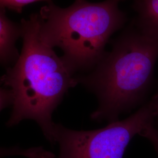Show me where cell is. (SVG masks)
<instances>
[{"label": "cell", "mask_w": 158, "mask_h": 158, "mask_svg": "<svg viewBox=\"0 0 158 158\" xmlns=\"http://www.w3.org/2000/svg\"><path fill=\"white\" fill-rule=\"evenodd\" d=\"M158 115L153 96L128 118L100 129L76 131L56 124L53 144L59 145L58 158H123L131 139L155 124Z\"/></svg>", "instance_id": "obj_4"}, {"label": "cell", "mask_w": 158, "mask_h": 158, "mask_svg": "<svg viewBox=\"0 0 158 158\" xmlns=\"http://www.w3.org/2000/svg\"><path fill=\"white\" fill-rule=\"evenodd\" d=\"M12 105V96L10 91L7 88H3L1 90V109Z\"/></svg>", "instance_id": "obj_9"}, {"label": "cell", "mask_w": 158, "mask_h": 158, "mask_svg": "<svg viewBox=\"0 0 158 158\" xmlns=\"http://www.w3.org/2000/svg\"><path fill=\"white\" fill-rule=\"evenodd\" d=\"M23 49L15 64L1 81L12 96L11 115L7 125L23 119L35 121L53 144L56 124L52 115L70 88L79 84L74 73L53 48L40 39V14L23 19Z\"/></svg>", "instance_id": "obj_1"}, {"label": "cell", "mask_w": 158, "mask_h": 158, "mask_svg": "<svg viewBox=\"0 0 158 158\" xmlns=\"http://www.w3.org/2000/svg\"><path fill=\"white\" fill-rule=\"evenodd\" d=\"M155 96L156 97V99H157V101L158 102V91H157V93L155 94ZM155 127H156V128H157L158 130V117H157V118L156 119V121H155Z\"/></svg>", "instance_id": "obj_10"}, {"label": "cell", "mask_w": 158, "mask_h": 158, "mask_svg": "<svg viewBox=\"0 0 158 158\" xmlns=\"http://www.w3.org/2000/svg\"><path fill=\"white\" fill-rule=\"evenodd\" d=\"M37 1H47L49 3L51 0H0V4L1 8L21 13L24 6Z\"/></svg>", "instance_id": "obj_7"}, {"label": "cell", "mask_w": 158, "mask_h": 158, "mask_svg": "<svg viewBox=\"0 0 158 158\" xmlns=\"http://www.w3.org/2000/svg\"><path fill=\"white\" fill-rule=\"evenodd\" d=\"M21 24L14 23L6 17V9L0 10V59L1 64L8 66L17 62L19 55L15 46L17 40L22 37Z\"/></svg>", "instance_id": "obj_5"}, {"label": "cell", "mask_w": 158, "mask_h": 158, "mask_svg": "<svg viewBox=\"0 0 158 158\" xmlns=\"http://www.w3.org/2000/svg\"><path fill=\"white\" fill-rule=\"evenodd\" d=\"M136 28L142 33L158 39V0H135Z\"/></svg>", "instance_id": "obj_6"}, {"label": "cell", "mask_w": 158, "mask_h": 158, "mask_svg": "<svg viewBox=\"0 0 158 158\" xmlns=\"http://www.w3.org/2000/svg\"><path fill=\"white\" fill-rule=\"evenodd\" d=\"M121 1L76 0L65 8L49 2L40 11V39L62 50L61 57L74 73L94 68L104 55L110 37L126 21L119 8Z\"/></svg>", "instance_id": "obj_3"}, {"label": "cell", "mask_w": 158, "mask_h": 158, "mask_svg": "<svg viewBox=\"0 0 158 158\" xmlns=\"http://www.w3.org/2000/svg\"><path fill=\"white\" fill-rule=\"evenodd\" d=\"M158 59V39L137 28L122 34L91 73L76 77L98 99L91 119L113 123L121 114L143 105Z\"/></svg>", "instance_id": "obj_2"}, {"label": "cell", "mask_w": 158, "mask_h": 158, "mask_svg": "<svg viewBox=\"0 0 158 158\" xmlns=\"http://www.w3.org/2000/svg\"><path fill=\"white\" fill-rule=\"evenodd\" d=\"M139 135L146 138L151 143L158 157V130L155 124L148 126L142 131Z\"/></svg>", "instance_id": "obj_8"}]
</instances>
